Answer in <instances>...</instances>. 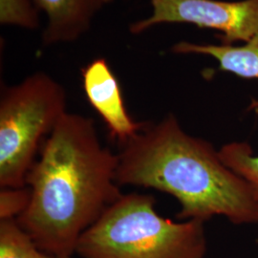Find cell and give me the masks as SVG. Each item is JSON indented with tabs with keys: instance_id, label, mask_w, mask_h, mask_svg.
Returning a JSON list of instances; mask_svg holds the SVG:
<instances>
[{
	"instance_id": "cell-4",
	"label": "cell",
	"mask_w": 258,
	"mask_h": 258,
	"mask_svg": "<svg viewBox=\"0 0 258 258\" xmlns=\"http://www.w3.org/2000/svg\"><path fill=\"white\" fill-rule=\"evenodd\" d=\"M64 88L37 72L4 87L0 98V186L21 187L42 139L55 129L66 111Z\"/></svg>"
},
{
	"instance_id": "cell-12",
	"label": "cell",
	"mask_w": 258,
	"mask_h": 258,
	"mask_svg": "<svg viewBox=\"0 0 258 258\" xmlns=\"http://www.w3.org/2000/svg\"><path fill=\"white\" fill-rule=\"evenodd\" d=\"M31 200L28 185L2 187L0 191V220L17 219L26 211Z\"/></svg>"
},
{
	"instance_id": "cell-10",
	"label": "cell",
	"mask_w": 258,
	"mask_h": 258,
	"mask_svg": "<svg viewBox=\"0 0 258 258\" xmlns=\"http://www.w3.org/2000/svg\"><path fill=\"white\" fill-rule=\"evenodd\" d=\"M224 164L242 177L258 199V154L248 142H231L219 149Z\"/></svg>"
},
{
	"instance_id": "cell-8",
	"label": "cell",
	"mask_w": 258,
	"mask_h": 258,
	"mask_svg": "<svg viewBox=\"0 0 258 258\" xmlns=\"http://www.w3.org/2000/svg\"><path fill=\"white\" fill-rule=\"evenodd\" d=\"M171 50L175 54L211 55L218 61V70L242 79L258 80V33L242 46L196 44L181 41L173 45ZM249 109H258V101H252Z\"/></svg>"
},
{
	"instance_id": "cell-5",
	"label": "cell",
	"mask_w": 258,
	"mask_h": 258,
	"mask_svg": "<svg viewBox=\"0 0 258 258\" xmlns=\"http://www.w3.org/2000/svg\"><path fill=\"white\" fill-rule=\"evenodd\" d=\"M152 16L131 24L138 35L162 23H187L220 31L223 44L247 42L258 33V0H149Z\"/></svg>"
},
{
	"instance_id": "cell-7",
	"label": "cell",
	"mask_w": 258,
	"mask_h": 258,
	"mask_svg": "<svg viewBox=\"0 0 258 258\" xmlns=\"http://www.w3.org/2000/svg\"><path fill=\"white\" fill-rule=\"evenodd\" d=\"M37 9L47 17L43 45L73 42L83 36L91 26L101 0H32Z\"/></svg>"
},
{
	"instance_id": "cell-6",
	"label": "cell",
	"mask_w": 258,
	"mask_h": 258,
	"mask_svg": "<svg viewBox=\"0 0 258 258\" xmlns=\"http://www.w3.org/2000/svg\"><path fill=\"white\" fill-rule=\"evenodd\" d=\"M82 76L88 102L104 120L113 137L122 144L140 131L144 122H137L130 117L120 83L105 58L92 60L83 68Z\"/></svg>"
},
{
	"instance_id": "cell-3",
	"label": "cell",
	"mask_w": 258,
	"mask_h": 258,
	"mask_svg": "<svg viewBox=\"0 0 258 258\" xmlns=\"http://www.w3.org/2000/svg\"><path fill=\"white\" fill-rule=\"evenodd\" d=\"M151 194H122L79 240L82 258H205V223L161 216Z\"/></svg>"
},
{
	"instance_id": "cell-14",
	"label": "cell",
	"mask_w": 258,
	"mask_h": 258,
	"mask_svg": "<svg viewBox=\"0 0 258 258\" xmlns=\"http://www.w3.org/2000/svg\"><path fill=\"white\" fill-rule=\"evenodd\" d=\"M68 258H73V257H68Z\"/></svg>"
},
{
	"instance_id": "cell-13",
	"label": "cell",
	"mask_w": 258,
	"mask_h": 258,
	"mask_svg": "<svg viewBox=\"0 0 258 258\" xmlns=\"http://www.w3.org/2000/svg\"><path fill=\"white\" fill-rule=\"evenodd\" d=\"M112 1H113V0H101L102 5H103V4H108V3H110Z\"/></svg>"
},
{
	"instance_id": "cell-1",
	"label": "cell",
	"mask_w": 258,
	"mask_h": 258,
	"mask_svg": "<svg viewBox=\"0 0 258 258\" xmlns=\"http://www.w3.org/2000/svg\"><path fill=\"white\" fill-rule=\"evenodd\" d=\"M118 165L94 120L66 112L26 176L31 200L19 226L44 252L73 257L83 233L123 194Z\"/></svg>"
},
{
	"instance_id": "cell-9",
	"label": "cell",
	"mask_w": 258,
	"mask_h": 258,
	"mask_svg": "<svg viewBox=\"0 0 258 258\" xmlns=\"http://www.w3.org/2000/svg\"><path fill=\"white\" fill-rule=\"evenodd\" d=\"M0 258H55L39 249L17 219L0 220Z\"/></svg>"
},
{
	"instance_id": "cell-11",
	"label": "cell",
	"mask_w": 258,
	"mask_h": 258,
	"mask_svg": "<svg viewBox=\"0 0 258 258\" xmlns=\"http://www.w3.org/2000/svg\"><path fill=\"white\" fill-rule=\"evenodd\" d=\"M37 9L32 0H1L0 21L2 24L36 29L38 26Z\"/></svg>"
},
{
	"instance_id": "cell-2",
	"label": "cell",
	"mask_w": 258,
	"mask_h": 258,
	"mask_svg": "<svg viewBox=\"0 0 258 258\" xmlns=\"http://www.w3.org/2000/svg\"><path fill=\"white\" fill-rule=\"evenodd\" d=\"M120 145V186L173 196L180 220L206 223L223 216L234 225H258V199L249 184L224 164L212 143L186 133L173 114L144 123Z\"/></svg>"
}]
</instances>
